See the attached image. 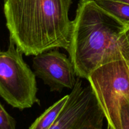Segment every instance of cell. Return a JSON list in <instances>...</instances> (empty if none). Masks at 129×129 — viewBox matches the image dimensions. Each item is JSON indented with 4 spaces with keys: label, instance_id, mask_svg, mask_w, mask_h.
<instances>
[{
    "label": "cell",
    "instance_id": "obj_1",
    "mask_svg": "<svg viewBox=\"0 0 129 129\" xmlns=\"http://www.w3.org/2000/svg\"><path fill=\"white\" fill-rule=\"evenodd\" d=\"M10 39L26 56L62 48L68 50L73 0H3Z\"/></svg>",
    "mask_w": 129,
    "mask_h": 129
},
{
    "label": "cell",
    "instance_id": "obj_2",
    "mask_svg": "<svg viewBox=\"0 0 129 129\" xmlns=\"http://www.w3.org/2000/svg\"><path fill=\"white\" fill-rule=\"evenodd\" d=\"M124 26L94 0L79 1L67 50L77 76L88 79L100 66L125 58L120 42Z\"/></svg>",
    "mask_w": 129,
    "mask_h": 129
},
{
    "label": "cell",
    "instance_id": "obj_12",
    "mask_svg": "<svg viewBox=\"0 0 129 129\" xmlns=\"http://www.w3.org/2000/svg\"><path fill=\"white\" fill-rule=\"evenodd\" d=\"M118 1H122V2L125 3L129 4V0H118Z\"/></svg>",
    "mask_w": 129,
    "mask_h": 129
},
{
    "label": "cell",
    "instance_id": "obj_5",
    "mask_svg": "<svg viewBox=\"0 0 129 129\" xmlns=\"http://www.w3.org/2000/svg\"><path fill=\"white\" fill-rule=\"evenodd\" d=\"M105 118L91 87L83 86L79 78L59 117L49 129H102Z\"/></svg>",
    "mask_w": 129,
    "mask_h": 129
},
{
    "label": "cell",
    "instance_id": "obj_11",
    "mask_svg": "<svg viewBox=\"0 0 129 129\" xmlns=\"http://www.w3.org/2000/svg\"><path fill=\"white\" fill-rule=\"evenodd\" d=\"M120 42L125 58L129 61V24L124 26L120 36Z\"/></svg>",
    "mask_w": 129,
    "mask_h": 129
},
{
    "label": "cell",
    "instance_id": "obj_7",
    "mask_svg": "<svg viewBox=\"0 0 129 129\" xmlns=\"http://www.w3.org/2000/svg\"><path fill=\"white\" fill-rule=\"evenodd\" d=\"M68 98L69 94L64 96L50 106L35 120L28 129H49L59 117Z\"/></svg>",
    "mask_w": 129,
    "mask_h": 129
},
{
    "label": "cell",
    "instance_id": "obj_9",
    "mask_svg": "<svg viewBox=\"0 0 129 129\" xmlns=\"http://www.w3.org/2000/svg\"><path fill=\"white\" fill-rule=\"evenodd\" d=\"M120 129H129V100L122 96L120 100Z\"/></svg>",
    "mask_w": 129,
    "mask_h": 129
},
{
    "label": "cell",
    "instance_id": "obj_8",
    "mask_svg": "<svg viewBox=\"0 0 129 129\" xmlns=\"http://www.w3.org/2000/svg\"><path fill=\"white\" fill-rule=\"evenodd\" d=\"M98 6L125 26L129 24V4L118 0H94Z\"/></svg>",
    "mask_w": 129,
    "mask_h": 129
},
{
    "label": "cell",
    "instance_id": "obj_4",
    "mask_svg": "<svg viewBox=\"0 0 129 129\" xmlns=\"http://www.w3.org/2000/svg\"><path fill=\"white\" fill-rule=\"evenodd\" d=\"M87 80L102 108L110 129H120V100H129V61L118 59L94 69Z\"/></svg>",
    "mask_w": 129,
    "mask_h": 129
},
{
    "label": "cell",
    "instance_id": "obj_13",
    "mask_svg": "<svg viewBox=\"0 0 129 129\" xmlns=\"http://www.w3.org/2000/svg\"><path fill=\"white\" fill-rule=\"evenodd\" d=\"M107 129H110V128H107Z\"/></svg>",
    "mask_w": 129,
    "mask_h": 129
},
{
    "label": "cell",
    "instance_id": "obj_3",
    "mask_svg": "<svg viewBox=\"0 0 129 129\" xmlns=\"http://www.w3.org/2000/svg\"><path fill=\"white\" fill-rule=\"evenodd\" d=\"M23 54L10 39L7 50H0V96L20 110L40 103L36 76L24 61Z\"/></svg>",
    "mask_w": 129,
    "mask_h": 129
},
{
    "label": "cell",
    "instance_id": "obj_10",
    "mask_svg": "<svg viewBox=\"0 0 129 129\" xmlns=\"http://www.w3.org/2000/svg\"><path fill=\"white\" fill-rule=\"evenodd\" d=\"M0 129H16V121L0 102Z\"/></svg>",
    "mask_w": 129,
    "mask_h": 129
},
{
    "label": "cell",
    "instance_id": "obj_6",
    "mask_svg": "<svg viewBox=\"0 0 129 129\" xmlns=\"http://www.w3.org/2000/svg\"><path fill=\"white\" fill-rule=\"evenodd\" d=\"M32 66L35 76L51 91L61 92L64 88L72 89L76 83L74 64L58 50L52 49L35 55Z\"/></svg>",
    "mask_w": 129,
    "mask_h": 129
}]
</instances>
